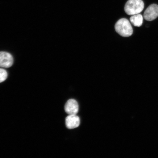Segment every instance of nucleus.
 I'll use <instances>...</instances> for the list:
<instances>
[{"instance_id": "1", "label": "nucleus", "mask_w": 158, "mask_h": 158, "mask_svg": "<svg viewBox=\"0 0 158 158\" xmlns=\"http://www.w3.org/2000/svg\"><path fill=\"white\" fill-rule=\"evenodd\" d=\"M114 28L118 34L122 36L128 37L133 33V29L128 19L123 18L118 20L116 23Z\"/></svg>"}, {"instance_id": "2", "label": "nucleus", "mask_w": 158, "mask_h": 158, "mask_svg": "<svg viewBox=\"0 0 158 158\" xmlns=\"http://www.w3.org/2000/svg\"><path fill=\"white\" fill-rule=\"evenodd\" d=\"M144 7L142 0H128L124 6V11L127 15H133L141 13Z\"/></svg>"}, {"instance_id": "3", "label": "nucleus", "mask_w": 158, "mask_h": 158, "mask_svg": "<svg viewBox=\"0 0 158 158\" xmlns=\"http://www.w3.org/2000/svg\"><path fill=\"white\" fill-rule=\"evenodd\" d=\"M158 17V5L153 4L150 5L144 12V19L148 21H152Z\"/></svg>"}, {"instance_id": "4", "label": "nucleus", "mask_w": 158, "mask_h": 158, "mask_svg": "<svg viewBox=\"0 0 158 158\" xmlns=\"http://www.w3.org/2000/svg\"><path fill=\"white\" fill-rule=\"evenodd\" d=\"M13 58L10 53L0 52V67L5 68L11 67L13 64Z\"/></svg>"}, {"instance_id": "5", "label": "nucleus", "mask_w": 158, "mask_h": 158, "mask_svg": "<svg viewBox=\"0 0 158 158\" xmlns=\"http://www.w3.org/2000/svg\"><path fill=\"white\" fill-rule=\"evenodd\" d=\"M64 110L66 113L69 115L76 114L79 110V106L77 102L73 99L68 100L65 104Z\"/></svg>"}, {"instance_id": "6", "label": "nucleus", "mask_w": 158, "mask_h": 158, "mask_svg": "<svg viewBox=\"0 0 158 158\" xmlns=\"http://www.w3.org/2000/svg\"><path fill=\"white\" fill-rule=\"evenodd\" d=\"M65 123L66 127L69 129H74L80 125V118L76 114H70L66 118Z\"/></svg>"}, {"instance_id": "7", "label": "nucleus", "mask_w": 158, "mask_h": 158, "mask_svg": "<svg viewBox=\"0 0 158 158\" xmlns=\"http://www.w3.org/2000/svg\"><path fill=\"white\" fill-rule=\"evenodd\" d=\"M130 19L132 24L135 27H140L143 24V16L139 14L132 15Z\"/></svg>"}, {"instance_id": "8", "label": "nucleus", "mask_w": 158, "mask_h": 158, "mask_svg": "<svg viewBox=\"0 0 158 158\" xmlns=\"http://www.w3.org/2000/svg\"><path fill=\"white\" fill-rule=\"evenodd\" d=\"M7 71L5 69L0 68V83L4 81L7 79Z\"/></svg>"}]
</instances>
